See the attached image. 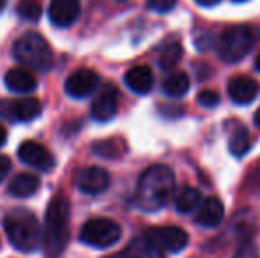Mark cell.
Instances as JSON below:
<instances>
[{"label":"cell","mask_w":260,"mask_h":258,"mask_svg":"<svg viewBox=\"0 0 260 258\" xmlns=\"http://www.w3.org/2000/svg\"><path fill=\"white\" fill-rule=\"evenodd\" d=\"M115 258H165V253L156 244H152L145 235H142L133 239Z\"/></svg>","instance_id":"17"},{"label":"cell","mask_w":260,"mask_h":258,"mask_svg":"<svg viewBox=\"0 0 260 258\" xmlns=\"http://www.w3.org/2000/svg\"><path fill=\"white\" fill-rule=\"evenodd\" d=\"M234 2H246V0H234Z\"/></svg>","instance_id":"35"},{"label":"cell","mask_w":260,"mask_h":258,"mask_svg":"<svg viewBox=\"0 0 260 258\" xmlns=\"http://www.w3.org/2000/svg\"><path fill=\"white\" fill-rule=\"evenodd\" d=\"M251 147V138H250V133H248L246 128L243 126H237L236 129L230 133V138H229V151L232 156H244L248 152V149Z\"/></svg>","instance_id":"22"},{"label":"cell","mask_w":260,"mask_h":258,"mask_svg":"<svg viewBox=\"0 0 260 258\" xmlns=\"http://www.w3.org/2000/svg\"><path fill=\"white\" fill-rule=\"evenodd\" d=\"M189 76L186 72H172L163 82V92L168 97H182L189 90Z\"/></svg>","instance_id":"21"},{"label":"cell","mask_w":260,"mask_h":258,"mask_svg":"<svg viewBox=\"0 0 260 258\" xmlns=\"http://www.w3.org/2000/svg\"><path fill=\"white\" fill-rule=\"evenodd\" d=\"M202 202V195H200L199 190L191 186H184L177 191L175 195V209L182 214H189L193 210H197V207Z\"/></svg>","instance_id":"20"},{"label":"cell","mask_w":260,"mask_h":258,"mask_svg":"<svg viewBox=\"0 0 260 258\" xmlns=\"http://www.w3.org/2000/svg\"><path fill=\"white\" fill-rule=\"evenodd\" d=\"M182 59V46L181 43L177 41H172L161 50V55H159V65L161 69H172L175 67Z\"/></svg>","instance_id":"24"},{"label":"cell","mask_w":260,"mask_h":258,"mask_svg":"<svg viewBox=\"0 0 260 258\" xmlns=\"http://www.w3.org/2000/svg\"><path fill=\"white\" fill-rule=\"evenodd\" d=\"M260 39V28L255 25L230 27L218 39V57L225 62H239Z\"/></svg>","instance_id":"5"},{"label":"cell","mask_w":260,"mask_h":258,"mask_svg":"<svg viewBox=\"0 0 260 258\" xmlns=\"http://www.w3.org/2000/svg\"><path fill=\"white\" fill-rule=\"evenodd\" d=\"M260 87L248 76H234L229 82V96L237 104H250L257 97Z\"/></svg>","instance_id":"15"},{"label":"cell","mask_w":260,"mask_h":258,"mask_svg":"<svg viewBox=\"0 0 260 258\" xmlns=\"http://www.w3.org/2000/svg\"><path fill=\"white\" fill-rule=\"evenodd\" d=\"M124 83L135 94H147L151 92L152 85H154V75L147 65H137L124 75Z\"/></svg>","instance_id":"18"},{"label":"cell","mask_w":260,"mask_h":258,"mask_svg":"<svg viewBox=\"0 0 260 258\" xmlns=\"http://www.w3.org/2000/svg\"><path fill=\"white\" fill-rule=\"evenodd\" d=\"M18 156L25 165L34 166V168L43 170V172H52L55 166V158L52 156V152L38 141H23L18 147Z\"/></svg>","instance_id":"10"},{"label":"cell","mask_w":260,"mask_h":258,"mask_svg":"<svg viewBox=\"0 0 260 258\" xmlns=\"http://www.w3.org/2000/svg\"><path fill=\"white\" fill-rule=\"evenodd\" d=\"M218 2L219 0H197V4H200V6H204V7H212Z\"/></svg>","instance_id":"30"},{"label":"cell","mask_w":260,"mask_h":258,"mask_svg":"<svg viewBox=\"0 0 260 258\" xmlns=\"http://www.w3.org/2000/svg\"><path fill=\"white\" fill-rule=\"evenodd\" d=\"M4 6H6V0H0V11L4 9Z\"/></svg>","instance_id":"34"},{"label":"cell","mask_w":260,"mask_h":258,"mask_svg":"<svg viewBox=\"0 0 260 258\" xmlns=\"http://www.w3.org/2000/svg\"><path fill=\"white\" fill-rule=\"evenodd\" d=\"M6 140H7V131H6L4 126H0V147L6 143Z\"/></svg>","instance_id":"31"},{"label":"cell","mask_w":260,"mask_h":258,"mask_svg":"<svg viewBox=\"0 0 260 258\" xmlns=\"http://www.w3.org/2000/svg\"><path fill=\"white\" fill-rule=\"evenodd\" d=\"M234 258H260V256H258L257 246H255L253 242L246 241V242H243L239 248H237V251H236V255H234Z\"/></svg>","instance_id":"28"},{"label":"cell","mask_w":260,"mask_h":258,"mask_svg":"<svg viewBox=\"0 0 260 258\" xmlns=\"http://www.w3.org/2000/svg\"><path fill=\"white\" fill-rule=\"evenodd\" d=\"M145 237L156 244L161 251L179 253L188 246V234L179 227H154L145 232Z\"/></svg>","instance_id":"7"},{"label":"cell","mask_w":260,"mask_h":258,"mask_svg":"<svg viewBox=\"0 0 260 258\" xmlns=\"http://www.w3.org/2000/svg\"><path fill=\"white\" fill-rule=\"evenodd\" d=\"M39 190V179L36 175H30V173H20L16 175L13 180L9 182V191L13 196H18V198H28Z\"/></svg>","instance_id":"19"},{"label":"cell","mask_w":260,"mask_h":258,"mask_svg":"<svg viewBox=\"0 0 260 258\" xmlns=\"http://www.w3.org/2000/svg\"><path fill=\"white\" fill-rule=\"evenodd\" d=\"M255 69L260 72V53H258V57H257V60H255Z\"/></svg>","instance_id":"33"},{"label":"cell","mask_w":260,"mask_h":258,"mask_svg":"<svg viewBox=\"0 0 260 258\" xmlns=\"http://www.w3.org/2000/svg\"><path fill=\"white\" fill-rule=\"evenodd\" d=\"M69 217H71V205L66 196L58 195L50 202L45 217L41 244L50 258L62 255L69 242Z\"/></svg>","instance_id":"2"},{"label":"cell","mask_w":260,"mask_h":258,"mask_svg":"<svg viewBox=\"0 0 260 258\" xmlns=\"http://www.w3.org/2000/svg\"><path fill=\"white\" fill-rule=\"evenodd\" d=\"M223 216H225V209H223L221 200L211 196V198L200 202V205L197 207L195 223L204 228H214L223 221Z\"/></svg>","instance_id":"14"},{"label":"cell","mask_w":260,"mask_h":258,"mask_svg":"<svg viewBox=\"0 0 260 258\" xmlns=\"http://www.w3.org/2000/svg\"><path fill=\"white\" fill-rule=\"evenodd\" d=\"M9 170H11V159L7 158V156L0 154V182L6 179V175L9 173Z\"/></svg>","instance_id":"29"},{"label":"cell","mask_w":260,"mask_h":258,"mask_svg":"<svg viewBox=\"0 0 260 258\" xmlns=\"http://www.w3.org/2000/svg\"><path fill=\"white\" fill-rule=\"evenodd\" d=\"M20 18L27 21H36L43 16V6L38 0H20L16 7Z\"/></svg>","instance_id":"25"},{"label":"cell","mask_w":260,"mask_h":258,"mask_svg":"<svg viewBox=\"0 0 260 258\" xmlns=\"http://www.w3.org/2000/svg\"><path fill=\"white\" fill-rule=\"evenodd\" d=\"M4 228L9 242L21 253H30L41 246L43 232L38 217L27 209H14L7 212Z\"/></svg>","instance_id":"3"},{"label":"cell","mask_w":260,"mask_h":258,"mask_svg":"<svg viewBox=\"0 0 260 258\" xmlns=\"http://www.w3.org/2000/svg\"><path fill=\"white\" fill-rule=\"evenodd\" d=\"M75 182L85 195H101L110 186V173L100 166H87L76 172Z\"/></svg>","instance_id":"9"},{"label":"cell","mask_w":260,"mask_h":258,"mask_svg":"<svg viewBox=\"0 0 260 258\" xmlns=\"http://www.w3.org/2000/svg\"><path fill=\"white\" fill-rule=\"evenodd\" d=\"M117 2H129V0H117Z\"/></svg>","instance_id":"36"},{"label":"cell","mask_w":260,"mask_h":258,"mask_svg":"<svg viewBox=\"0 0 260 258\" xmlns=\"http://www.w3.org/2000/svg\"><path fill=\"white\" fill-rule=\"evenodd\" d=\"M4 82H6L7 89L18 94H30L38 87V80H36L34 72L25 67L9 69L4 76Z\"/></svg>","instance_id":"16"},{"label":"cell","mask_w":260,"mask_h":258,"mask_svg":"<svg viewBox=\"0 0 260 258\" xmlns=\"http://www.w3.org/2000/svg\"><path fill=\"white\" fill-rule=\"evenodd\" d=\"M199 103L202 104L204 108H212L216 106V104L219 103V94L216 92V90H202V92L199 94Z\"/></svg>","instance_id":"27"},{"label":"cell","mask_w":260,"mask_h":258,"mask_svg":"<svg viewBox=\"0 0 260 258\" xmlns=\"http://www.w3.org/2000/svg\"><path fill=\"white\" fill-rule=\"evenodd\" d=\"M0 115L13 122H30L41 115V101L36 97L7 99L0 103Z\"/></svg>","instance_id":"8"},{"label":"cell","mask_w":260,"mask_h":258,"mask_svg":"<svg viewBox=\"0 0 260 258\" xmlns=\"http://www.w3.org/2000/svg\"><path fill=\"white\" fill-rule=\"evenodd\" d=\"M100 85V75L94 72L92 69H78V71L71 72L66 80V92L75 99H83V97L90 96Z\"/></svg>","instance_id":"11"},{"label":"cell","mask_w":260,"mask_h":258,"mask_svg":"<svg viewBox=\"0 0 260 258\" xmlns=\"http://www.w3.org/2000/svg\"><path fill=\"white\" fill-rule=\"evenodd\" d=\"M177 0H147V7L154 13L165 14V13H170L172 9L175 7Z\"/></svg>","instance_id":"26"},{"label":"cell","mask_w":260,"mask_h":258,"mask_svg":"<svg viewBox=\"0 0 260 258\" xmlns=\"http://www.w3.org/2000/svg\"><path fill=\"white\" fill-rule=\"evenodd\" d=\"M94 152L98 156H103V158H120L126 152V143L119 138H108V140H101L98 143H94Z\"/></svg>","instance_id":"23"},{"label":"cell","mask_w":260,"mask_h":258,"mask_svg":"<svg viewBox=\"0 0 260 258\" xmlns=\"http://www.w3.org/2000/svg\"><path fill=\"white\" fill-rule=\"evenodd\" d=\"M175 177L167 165H154L140 175L135 191V203L145 212L163 209L174 196Z\"/></svg>","instance_id":"1"},{"label":"cell","mask_w":260,"mask_h":258,"mask_svg":"<svg viewBox=\"0 0 260 258\" xmlns=\"http://www.w3.org/2000/svg\"><path fill=\"white\" fill-rule=\"evenodd\" d=\"M117 108H119V92L115 87H105L92 101L90 114L98 122H108L117 115Z\"/></svg>","instance_id":"12"},{"label":"cell","mask_w":260,"mask_h":258,"mask_svg":"<svg viewBox=\"0 0 260 258\" xmlns=\"http://www.w3.org/2000/svg\"><path fill=\"white\" fill-rule=\"evenodd\" d=\"M48 16L55 27H69L80 16V0H52Z\"/></svg>","instance_id":"13"},{"label":"cell","mask_w":260,"mask_h":258,"mask_svg":"<svg viewBox=\"0 0 260 258\" xmlns=\"http://www.w3.org/2000/svg\"><path fill=\"white\" fill-rule=\"evenodd\" d=\"M255 126L260 129V108L257 110V114H255Z\"/></svg>","instance_id":"32"},{"label":"cell","mask_w":260,"mask_h":258,"mask_svg":"<svg viewBox=\"0 0 260 258\" xmlns=\"http://www.w3.org/2000/svg\"><path fill=\"white\" fill-rule=\"evenodd\" d=\"M13 57L25 69L48 71L53 65V52L48 41L38 32L23 34L13 46Z\"/></svg>","instance_id":"4"},{"label":"cell","mask_w":260,"mask_h":258,"mask_svg":"<svg viewBox=\"0 0 260 258\" xmlns=\"http://www.w3.org/2000/svg\"><path fill=\"white\" fill-rule=\"evenodd\" d=\"M122 235L120 225L108 217H94L89 219L80 230V241L92 248H110L117 244Z\"/></svg>","instance_id":"6"}]
</instances>
